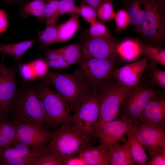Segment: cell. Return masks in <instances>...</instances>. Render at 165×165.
Here are the masks:
<instances>
[{
    "label": "cell",
    "mask_w": 165,
    "mask_h": 165,
    "mask_svg": "<svg viewBox=\"0 0 165 165\" xmlns=\"http://www.w3.org/2000/svg\"><path fill=\"white\" fill-rule=\"evenodd\" d=\"M26 82L18 90L11 104L9 116L17 122L47 130L43 103L39 90V82Z\"/></svg>",
    "instance_id": "cell-1"
},
{
    "label": "cell",
    "mask_w": 165,
    "mask_h": 165,
    "mask_svg": "<svg viewBox=\"0 0 165 165\" xmlns=\"http://www.w3.org/2000/svg\"><path fill=\"white\" fill-rule=\"evenodd\" d=\"M44 78L49 85L55 88L74 112L94 90L84 79L78 69L70 74L49 71Z\"/></svg>",
    "instance_id": "cell-2"
},
{
    "label": "cell",
    "mask_w": 165,
    "mask_h": 165,
    "mask_svg": "<svg viewBox=\"0 0 165 165\" xmlns=\"http://www.w3.org/2000/svg\"><path fill=\"white\" fill-rule=\"evenodd\" d=\"M48 149L62 161L78 155L83 150L93 145L89 140L77 130L72 124L61 125L51 133Z\"/></svg>",
    "instance_id": "cell-3"
},
{
    "label": "cell",
    "mask_w": 165,
    "mask_h": 165,
    "mask_svg": "<svg viewBox=\"0 0 165 165\" xmlns=\"http://www.w3.org/2000/svg\"><path fill=\"white\" fill-rule=\"evenodd\" d=\"M46 79L39 82V90L45 112L48 128L72 124V109L57 92L51 90Z\"/></svg>",
    "instance_id": "cell-4"
},
{
    "label": "cell",
    "mask_w": 165,
    "mask_h": 165,
    "mask_svg": "<svg viewBox=\"0 0 165 165\" xmlns=\"http://www.w3.org/2000/svg\"><path fill=\"white\" fill-rule=\"evenodd\" d=\"M99 92L94 90L83 100L72 115V125L90 141L95 137L100 115Z\"/></svg>",
    "instance_id": "cell-5"
},
{
    "label": "cell",
    "mask_w": 165,
    "mask_h": 165,
    "mask_svg": "<svg viewBox=\"0 0 165 165\" xmlns=\"http://www.w3.org/2000/svg\"><path fill=\"white\" fill-rule=\"evenodd\" d=\"M160 93L149 81L134 88L126 94L121 103L119 113L120 118L132 123L138 120L150 101Z\"/></svg>",
    "instance_id": "cell-6"
},
{
    "label": "cell",
    "mask_w": 165,
    "mask_h": 165,
    "mask_svg": "<svg viewBox=\"0 0 165 165\" xmlns=\"http://www.w3.org/2000/svg\"><path fill=\"white\" fill-rule=\"evenodd\" d=\"M77 63L82 78L93 90L99 91L113 80L112 74L116 67V58L80 60Z\"/></svg>",
    "instance_id": "cell-7"
},
{
    "label": "cell",
    "mask_w": 165,
    "mask_h": 165,
    "mask_svg": "<svg viewBox=\"0 0 165 165\" xmlns=\"http://www.w3.org/2000/svg\"><path fill=\"white\" fill-rule=\"evenodd\" d=\"M134 87L121 85L113 80L99 91L100 97V115L96 129L117 118L124 97Z\"/></svg>",
    "instance_id": "cell-8"
},
{
    "label": "cell",
    "mask_w": 165,
    "mask_h": 165,
    "mask_svg": "<svg viewBox=\"0 0 165 165\" xmlns=\"http://www.w3.org/2000/svg\"><path fill=\"white\" fill-rule=\"evenodd\" d=\"M145 8V21L141 31L149 40L163 42L165 38V0H141Z\"/></svg>",
    "instance_id": "cell-9"
},
{
    "label": "cell",
    "mask_w": 165,
    "mask_h": 165,
    "mask_svg": "<svg viewBox=\"0 0 165 165\" xmlns=\"http://www.w3.org/2000/svg\"><path fill=\"white\" fill-rule=\"evenodd\" d=\"M5 58L2 53L0 62V107L2 112L0 118L7 120L11 104L18 91L16 74L19 64L7 68L4 64Z\"/></svg>",
    "instance_id": "cell-10"
},
{
    "label": "cell",
    "mask_w": 165,
    "mask_h": 165,
    "mask_svg": "<svg viewBox=\"0 0 165 165\" xmlns=\"http://www.w3.org/2000/svg\"><path fill=\"white\" fill-rule=\"evenodd\" d=\"M132 129L149 156L165 150V130L141 123L138 120L132 123Z\"/></svg>",
    "instance_id": "cell-11"
},
{
    "label": "cell",
    "mask_w": 165,
    "mask_h": 165,
    "mask_svg": "<svg viewBox=\"0 0 165 165\" xmlns=\"http://www.w3.org/2000/svg\"><path fill=\"white\" fill-rule=\"evenodd\" d=\"M46 146L42 149H36L24 144L16 143L0 150L1 165H34L37 158L47 150Z\"/></svg>",
    "instance_id": "cell-12"
},
{
    "label": "cell",
    "mask_w": 165,
    "mask_h": 165,
    "mask_svg": "<svg viewBox=\"0 0 165 165\" xmlns=\"http://www.w3.org/2000/svg\"><path fill=\"white\" fill-rule=\"evenodd\" d=\"M119 44L113 38H93L89 36L83 43L80 60L116 58Z\"/></svg>",
    "instance_id": "cell-13"
},
{
    "label": "cell",
    "mask_w": 165,
    "mask_h": 165,
    "mask_svg": "<svg viewBox=\"0 0 165 165\" xmlns=\"http://www.w3.org/2000/svg\"><path fill=\"white\" fill-rule=\"evenodd\" d=\"M13 122L16 127V143L24 144L36 149H42L46 147L50 140L51 133L39 127Z\"/></svg>",
    "instance_id": "cell-14"
},
{
    "label": "cell",
    "mask_w": 165,
    "mask_h": 165,
    "mask_svg": "<svg viewBox=\"0 0 165 165\" xmlns=\"http://www.w3.org/2000/svg\"><path fill=\"white\" fill-rule=\"evenodd\" d=\"M131 126L132 123L129 120L117 118L96 129L95 137L109 147L115 143L124 141L123 137Z\"/></svg>",
    "instance_id": "cell-15"
},
{
    "label": "cell",
    "mask_w": 165,
    "mask_h": 165,
    "mask_svg": "<svg viewBox=\"0 0 165 165\" xmlns=\"http://www.w3.org/2000/svg\"><path fill=\"white\" fill-rule=\"evenodd\" d=\"M138 119L141 123L163 130L165 129V97L160 93L148 103Z\"/></svg>",
    "instance_id": "cell-16"
},
{
    "label": "cell",
    "mask_w": 165,
    "mask_h": 165,
    "mask_svg": "<svg viewBox=\"0 0 165 165\" xmlns=\"http://www.w3.org/2000/svg\"><path fill=\"white\" fill-rule=\"evenodd\" d=\"M148 59L145 57L139 61L114 69L113 80L119 85L135 87L147 65Z\"/></svg>",
    "instance_id": "cell-17"
},
{
    "label": "cell",
    "mask_w": 165,
    "mask_h": 165,
    "mask_svg": "<svg viewBox=\"0 0 165 165\" xmlns=\"http://www.w3.org/2000/svg\"><path fill=\"white\" fill-rule=\"evenodd\" d=\"M18 68L21 78L26 82L43 79L49 71V68L43 58L38 59L24 64H19Z\"/></svg>",
    "instance_id": "cell-18"
},
{
    "label": "cell",
    "mask_w": 165,
    "mask_h": 165,
    "mask_svg": "<svg viewBox=\"0 0 165 165\" xmlns=\"http://www.w3.org/2000/svg\"><path fill=\"white\" fill-rule=\"evenodd\" d=\"M97 146L93 145L83 150L78 155L87 165H109V147L105 143L100 142Z\"/></svg>",
    "instance_id": "cell-19"
},
{
    "label": "cell",
    "mask_w": 165,
    "mask_h": 165,
    "mask_svg": "<svg viewBox=\"0 0 165 165\" xmlns=\"http://www.w3.org/2000/svg\"><path fill=\"white\" fill-rule=\"evenodd\" d=\"M115 143L109 147V165H134L127 140Z\"/></svg>",
    "instance_id": "cell-20"
},
{
    "label": "cell",
    "mask_w": 165,
    "mask_h": 165,
    "mask_svg": "<svg viewBox=\"0 0 165 165\" xmlns=\"http://www.w3.org/2000/svg\"><path fill=\"white\" fill-rule=\"evenodd\" d=\"M126 135L131 155L136 164L146 165L149 159L146 154L145 148L132 131V126Z\"/></svg>",
    "instance_id": "cell-21"
},
{
    "label": "cell",
    "mask_w": 165,
    "mask_h": 165,
    "mask_svg": "<svg viewBox=\"0 0 165 165\" xmlns=\"http://www.w3.org/2000/svg\"><path fill=\"white\" fill-rule=\"evenodd\" d=\"M57 28V36L56 43L68 41L80 28L78 15L72 14L69 19Z\"/></svg>",
    "instance_id": "cell-22"
},
{
    "label": "cell",
    "mask_w": 165,
    "mask_h": 165,
    "mask_svg": "<svg viewBox=\"0 0 165 165\" xmlns=\"http://www.w3.org/2000/svg\"><path fill=\"white\" fill-rule=\"evenodd\" d=\"M35 42V40H26L13 44L0 43V52L12 56L16 63L19 64L22 60L25 52Z\"/></svg>",
    "instance_id": "cell-23"
},
{
    "label": "cell",
    "mask_w": 165,
    "mask_h": 165,
    "mask_svg": "<svg viewBox=\"0 0 165 165\" xmlns=\"http://www.w3.org/2000/svg\"><path fill=\"white\" fill-rule=\"evenodd\" d=\"M16 131L15 122L0 120V150L8 148L16 143Z\"/></svg>",
    "instance_id": "cell-24"
},
{
    "label": "cell",
    "mask_w": 165,
    "mask_h": 165,
    "mask_svg": "<svg viewBox=\"0 0 165 165\" xmlns=\"http://www.w3.org/2000/svg\"><path fill=\"white\" fill-rule=\"evenodd\" d=\"M141 53V43L133 39H127L119 43L117 54L124 58L130 59L137 57Z\"/></svg>",
    "instance_id": "cell-25"
},
{
    "label": "cell",
    "mask_w": 165,
    "mask_h": 165,
    "mask_svg": "<svg viewBox=\"0 0 165 165\" xmlns=\"http://www.w3.org/2000/svg\"><path fill=\"white\" fill-rule=\"evenodd\" d=\"M82 45L78 42L58 49L68 66L80 60Z\"/></svg>",
    "instance_id": "cell-26"
},
{
    "label": "cell",
    "mask_w": 165,
    "mask_h": 165,
    "mask_svg": "<svg viewBox=\"0 0 165 165\" xmlns=\"http://www.w3.org/2000/svg\"><path fill=\"white\" fill-rule=\"evenodd\" d=\"M45 3V1L39 0L28 1L23 5L19 14L24 18L29 15L34 16L42 22L44 20L43 11Z\"/></svg>",
    "instance_id": "cell-27"
},
{
    "label": "cell",
    "mask_w": 165,
    "mask_h": 165,
    "mask_svg": "<svg viewBox=\"0 0 165 165\" xmlns=\"http://www.w3.org/2000/svg\"><path fill=\"white\" fill-rule=\"evenodd\" d=\"M141 53L148 59L165 67V50L163 48L141 44Z\"/></svg>",
    "instance_id": "cell-28"
},
{
    "label": "cell",
    "mask_w": 165,
    "mask_h": 165,
    "mask_svg": "<svg viewBox=\"0 0 165 165\" xmlns=\"http://www.w3.org/2000/svg\"><path fill=\"white\" fill-rule=\"evenodd\" d=\"M79 7L75 4V0H61L59 1L57 10L50 20L48 25H54L60 16L66 13L78 14Z\"/></svg>",
    "instance_id": "cell-29"
},
{
    "label": "cell",
    "mask_w": 165,
    "mask_h": 165,
    "mask_svg": "<svg viewBox=\"0 0 165 165\" xmlns=\"http://www.w3.org/2000/svg\"><path fill=\"white\" fill-rule=\"evenodd\" d=\"M43 59L49 68L61 70L68 67L59 49L47 50Z\"/></svg>",
    "instance_id": "cell-30"
},
{
    "label": "cell",
    "mask_w": 165,
    "mask_h": 165,
    "mask_svg": "<svg viewBox=\"0 0 165 165\" xmlns=\"http://www.w3.org/2000/svg\"><path fill=\"white\" fill-rule=\"evenodd\" d=\"M38 41L40 47L46 49L50 45L56 43L57 36V28L54 25L46 26L43 30L38 32Z\"/></svg>",
    "instance_id": "cell-31"
},
{
    "label": "cell",
    "mask_w": 165,
    "mask_h": 165,
    "mask_svg": "<svg viewBox=\"0 0 165 165\" xmlns=\"http://www.w3.org/2000/svg\"><path fill=\"white\" fill-rule=\"evenodd\" d=\"M157 64L152 61L150 62L148 72V76L150 78L149 81L165 90V72L158 69Z\"/></svg>",
    "instance_id": "cell-32"
},
{
    "label": "cell",
    "mask_w": 165,
    "mask_h": 165,
    "mask_svg": "<svg viewBox=\"0 0 165 165\" xmlns=\"http://www.w3.org/2000/svg\"><path fill=\"white\" fill-rule=\"evenodd\" d=\"M113 0H104L96 10L97 18L104 22H111L115 13L113 5Z\"/></svg>",
    "instance_id": "cell-33"
},
{
    "label": "cell",
    "mask_w": 165,
    "mask_h": 165,
    "mask_svg": "<svg viewBox=\"0 0 165 165\" xmlns=\"http://www.w3.org/2000/svg\"><path fill=\"white\" fill-rule=\"evenodd\" d=\"M88 32L89 36L91 37L113 38L111 34L105 25L98 21L96 20L90 24Z\"/></svg>",
    "instance_id": "cell-34"
},
{
    "label": "cell",
    "mask_w": 165,
    "mask_h": 165,
    "mask_svg": "<svg viewBox=\"0 0 165 165\" xmlns=\"http://www.w3.org/2000/svg\"><path fill=\"white\" fill-rule=\"evenodd\" d=\"M114 18L116 24L115 32L116 33H120L125 30L130 24L127 12L124 9H121L118 10L115 13Z\"/></svg>",
    "instance_id": "cell-35"
},
{
    "label": "cell",
    "mask_w": 165,
    "mask_h": 165,
    "mask_svg": "<svg viewBox=\"0 0 165 165\" xmlns=\"http://www.w3.org/2000/svg\"><path fill=\"white\" fill-rule=\"evenodd\" d=\"M47 149L45 152L37 158L34 165H62L61 160L47 147Z\"/></svg>",
    "instance_id": "cell-36"
},
{
    "label": "cell",
    "mask_w": 165,
    "mask_h": 165,
    "mask_svg": "<svg viewBox=\"0 0 165 165\" xmlns=\"http://www.w3.org/2000/svg\"><path fill=\"white\" fill-rule=\"evenodd\" d=\"M86 22L90 24L96 20V11L93 8L82 1L78 13Z\"/></svg>",
    "instance_id": "cell-37"
},
{
    "label": "cell",
    "mask_w": 165,
    "mask_h": 165,
    "mask_svg": "<svg viewBox=\"0 0 165 165\" xmlns=\"http://www.w3.org/2000/svg\"><path fill=\"white\" fill-rule=\"evenodd\" d=\"M59 0H48L46 2L43 11V16L46 26L55 13L58 7Z\"/></svg>",
    "instance_id": "cell-38"
},
{
    "label": "cell",
    "mask_w": 165,
    "mask_h": 165,
    "mask_svg": "<svg viewBox=\"0 0 165 165\" xmlns=\"http://www.w3.org/2000/svg\"><path fill=\"white\" fill-rule=\"evenodd\" d=\"M142 3L141 0H134L127 10L132 25L136 27V18L140 8V4Z\"/></svg>",
    "instance_id": "cell-39"
},
{
    "label": "cell",
    "mask_w": 165,
    "mask_h": 165,
    "mask_svg": "<svg viewBox=\"0 0 165 165\" xmlns=\"http://www.w3.org/2000/svg\"><path fill=\"white\" fill-rule=\"evenodd\" d=\"M147 165H165V150L160 152L151 157Z\"/></svg>",
    "instance_id": "cell-40"
},
{
    "label": "cell",
    "mask_w": 165,
    "mask_h": 165,
    "mask_svg": "<svg viewBox=\"0 0 165 165\" xmlns=\"http://www.w3.org/2000/svg\"><path fill=\"white\" fill-rule=\"evenodd\" d=\"M62 165H87L83 159L80 156L70 157L62 162Z\"/></svg>",
    "instance_id": "cell-41"
},
{
    "label": "cell",
    "mask_w": 165,
    "mask_h": 165,
    "mask_svg": "<svg viewBox=\"0 0 165 165\" xmlns=\"http://www.w3.org/2000/svg\"><path fill=\"white\" fill-rule=\"evenodd\" d=\"M8 24V20L6 14L4 10L0 9V33L5 31Z\"/></svg>",
    "instance_id": "cell-42"
},
{
    "label": "cell",
    "mask_w": 165,
    "mask_h": 165,
    "mask_svg": "<svg viewBox=\"0 0 165 165\" xmlns=\"http://www.w3.org/2000/svg\"><path fill=\"white\" fill-rule=\"evenodd\" d=\"M145 10H143L141 9L136 16V27L140 29V30L141 27L145 21Z\"/></svg>",
    "instance_id": "cell-43"
},
{
    "label": "cell",
    "mask_w": 165,
    "mask_h": 165,
    "mask_svg": "<svg viewBox=\"0 0 165 165\" xmlns=\"http://www.w3.org/2000/svg\"><path fill=\"white\" fill-rule=\"evenodd\" d=\"M104 0H82L89 6L94 9H97Z\"/></svg>",
    "instance_id": "cell-44"
},
{
    "label": "cell",
    "mask_w": 165,
    "mask_h": 165,
    "mask_svg": "<svg viewBox=\"0 0 165 165\" xmlns=\"http://www.w3.org/2000/svg\"><path fill=\"white\" fill-rule=\"evenodd\" d=\"M7 2L12 3H19L27 0H3Z\"/></svg>",
    "instance_id": "cell-45"
},
{
    "label": "cell",
    "mask_w": 165,
    "mask_h": 165,
    "mask_svg": "<svg viewBox=\"0 0 165 165\" xmlns=\"http://www.w3.org/2000/svg\"><path fill=\"white\" fill-rule=\"evenodd\" d=\"M2 111L1 108L0 107V118L2 116Z\"/></svg>",
    "instance_id": "cell-46"
},
{
    "label": "cell",
    "mask_w": 165,
    "mask_h": 165,
    "mask_svg": "<svg viewBox=\"0 0 165 165\" xmlns=\"http://www.w3.org/2000/svg\"><path fill=\"white\" fill-rule=\"evenodd\" d=\"M32 0H27V1H28H28H32ZM41 0V1H44L46 2V1H47V0Z\"/></svg>",
    "instance_id": "cell-47"
},
{
    "label": "cell",
    "mask_w": 165,
    "mask_h": 165,
    "mask_svg": "<svg viewBox=\"0 0 165 165\" xmlns=\"http://www.w3.org/2000/svg\"><path fill=\"white\" fill-rule=\"evenodd\" d=\"M0 165H1V160H0Z\"/></svg>",
    "instance_id": "cell-48"
}]
</instances>
